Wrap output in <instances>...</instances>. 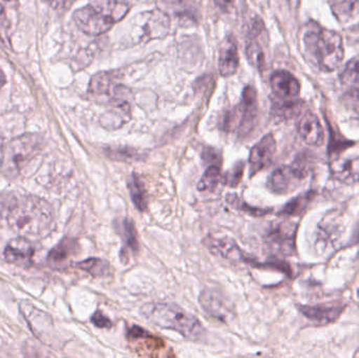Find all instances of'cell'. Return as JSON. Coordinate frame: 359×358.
Returning a JSON list of instances; mask_svg holds the SVG:
<instances>
[{
	"label": "cell",
	"mask_w": 359,
	"mask_h": 358,
	"mask_svg": "<svg viewBox=\"0 0 359 358\" xmlns=\"http://www.w3.org/2000/svg\"><path fill=\"white\" fill-rule=\"evenodd\" d=\"M335 18L341 23H347L359 17V0H329Z\"/></svg>",
	"instance_id": "obj_22"
},
{
	"label": "cell",
	"mask_w": 359,
	"mask_h": 358,
	"mask_svg": "<svg viewBox=\"0 0 359 358\" xmlns=\"http://www.w3.org/2000/svg\"><path fill=\"white\" fill-rule=\"evenodd\" d=\"M297 132L310 146H320L325 141V132L322 123L316 113L306 111L299 116Z\"/></svg>",
	"instance_id": "obj_13"
},
{
	"label": "cell",
	"mask_w": 359,
	"mask_h": 358,
	"mask_svg": "<svg viewBox=\"0 0 359 358\" xmlns=\"http://www.w3.org/2000/svg\"><path fill=\"white\" fill-rule=\"evenodd\" d=\"M74 1H75V0H57L58 6H62V8H69Z\"/></svg>",
	"instance_id": "obj_37"
},
{
	"label": "cell",
	"mask_w": 359,
	"mask_h": 358,
	"mask_svg": "<svg viewBox=\"0 0 359 358\" xmlns=\"http://www.w3.org/2000/svg\"><path fill=\"white\" fill-rule=\"evenodd\" d=\"M299 2H301V0H288L289 6L292 10H297L299 8Z\"/></svg>",
	"instance_id": "obj_38"
},
{
	"label": "cell",
	"mask_w": 359,
	"mask_h": 358,
	"mask_svg": "<svg viewBox=\"0 0 359 358\" xmlns=\"http://www.w3.org/2000/svg\"><path fill=\"white\" fill-rule=\"evenodd\" d=\"M303 102L297 99L282 100L278 99L273 105V113L276 117L282 120H290L299 117L303 113Z\"/></svg>",
	"instance_id": "obj_23"
},
{
	"label": "cell",
	"mask_w": 359,
	"mask_h": 358,
	"mask_svg": "<svg viewBox=\"0 0 359 358\" xmlns=\"http://www.w3.org/2000/svg\"><path fill=\"white\" fill-rule=\"evenodd\" d=\"M88 94L97 100L109 102L111 106L126 102L124 88L117 82V76L113 71H101L92 78L88 86Z\"/></svg>",
	"instance_id": "obj_10"
},
{
	"label": "cell",
	"mask_w": 359,
	"mask_h": 358,
	"mask_svg": "<svg viewBox=\"0 0 359 358\" xmlns=\"http://www.w3.org/2000/svg\"><path fill=\"white\" fill-rule=\"evenodd\" d=\"M213 1L217 4V8H221L222 11H228L231 8L234 0H213Z\"/></svg>",
	"instance_id": "obj_35"
},
{
	"label": "cell",
	"mask_w": 359,
	"mask_h": 358,
	"mask_svg": "<svg viewBox=\"0 0 359 358\" xmlns=\"http://www.w3.org/2000/svg\"><path fill=\"white\" fill-rule=\"evenodd\" d=\"M269 46L268 32L259 17H255L251 22L246 43V57L249 62L259 71L267 67V50Z\"/></svg>",
	"instance_id": "obj_9"
},
{
	"label": "cell",
	"mask_w": 359,
	"mask_h": 358,
	"mask_svg": "<svg viewBox=\"0 0 359 358\" xmlns=\"http://www.w3.org/2000/svg\"><path fill=\"white\" fill-rule=\"evenodd\" d=\"M34 256V247L29 239L19 237L12 240L4 249V259L10 264L27 266L31 264Z\"/></svg>",
	"instance_id": "obj_17"
},
{
	"label": "cell",
	"mask_w": 359,
	"mask_h": 358,
	"mask_svg": "<svg viewBox=\"0 0 359 358\" xmlns=\"http://www.w3.org/2000/svg\"><path fill=\"white\" fill-rule=\"evenodd\" d=\"M309 172L306 158L299 156L291 165L282 166L272 172L268 179V188L276 195H286L301 186Z\"/></svg>",
	"instance_id": "obj_8"
},
{
	"label": "cell",
	"mask_w": 359,
	"mask_h": 358,
	"mask_svg": "<svg viewBox=\"0 0 359 358\" xmlns=\"http://www.w3.org/2000/svg\"><path fill=\"white\" fill-rule=\"evenodd\" d=\"M358 296H359V292H358Z\"/></svg>",
	"instance_id": "obj_41"
},
{
	"label": "cell",
	"mask_w": 359,
	"mask_h": 358,
	"mask_svg": "<svg viewBox=\"0 0 359 358\" xmlns=\"http://www.w3.org/2000/svg\"><path fill=\"white\" fill-rule=\"evenodd\" d=\"M270 84L274 95L282 100L297 99L301 92V83L299 80L287 71H278L273 73L270 79Z\"/></svg>",
	"instance_id": "obj_15"
},
{
	"label": "cell",
	"mask_w": 359,
	"mask_h": 358,
	"mask_svg": "<svg viewBox=\"0 0 359 358\" xmlns=\"http://www.w3.org/2000/svg\"><path fill=\"white\" fill-rule=\"evenodd\" d=\"M226 200H227L228 204L233 206L236 209L246 212V214H250V216H265L266 214H268V212H270L269 209H262V208L252 207V206L248 205L246 202L243 201V200L236 195H228L227 199Z\"/></svg>",
	"instance_id": "obj_30"
},
{
	"label": "cell",
	"mask_w": 359,
	"mask_h": 358,
	"mask_svg": "<svg viewBox=\"0 0 359 358\" xmlns=\"http://www.w3.org/2000/svg\"><path fill=\"white\" fill-rule=\"evenodd\" d=\"M348 94H349V96L351 97L353 100L359 102V88H354V90H350Z\"/></svg>",
	"instance_id": "obj_36"
},
{
	"label": "cell",
	"mask_w": 359,
	"mask_h": 358,
	"mask_svg": "<svg viewBox=\"0 0 359 358\" xmlns=\"http://www.w3.org/2000/svg\"><path fill=\"white\" fill-rule=\"evenodd\" d=\"M200 304L207 313L221 321L229 317L231 311L226 298L215 290L206 289L202 291L200 294Z\"/></svg>",
	"instance_id": "obj_19"
},
{
	"label": "cell",
	"mask_w": 359,
	"mask_h": 358,
	"mask_svg": "<svg viewBox=\"0 0 359 358\" xmlns=\"http://www.w3.org/2000/svg\"><path fill=\"white\" fill-rule=\"evenodd\" d=\"M130 198L137 209L144 212L147 208V195L144 185L136 174H133L128 182Z\"/></svg>",
	"instance_id": "obj_24"
},
{
	"label": "cell",
	"mask_w": 359,
	"mask_h": 358,
	"mask_svg": "<svg viewBox=\"0 0 359 358\" xmlns=\"http://www.w3.org/2000/svg\"><path fill=\"white\" fill-rule=\"evenodd\" d=\"M333 178L344 184L359 183V157L337 159L330 164Z\"/></svg>",
	"instance_id": "obj_20"
},
{
	"label": "cell",
	"mask_w": 359,
	"mask_h": 358,
	"mask_svg": "<svg viewBox=\"0 0 359 358\" xmlns=\"http://www.w3.org/2000/svg\"><path fill=\"white\" fill-rule=\"evenodd\" d=\"M141 315L157 327L178 332L188 340H196L204 336L205 330L201 322L177 305L149 303L141 308Z\"/></svg>",
	"instance_id": "obj_4"
},
{
	"label": "cell",
	"mask_w": 359,
	"mask_h": 358,
	"mask_svg": "<svg viewBox=\"0 0 359 358\" xmlns=\"http://www.w3.org/2000/svg\"><path fill=\"white\" fill-rule=\"evenodd\" d=\"M10 228L25 239L46 237L54 222V210L50 203L41 198L27 195L16 200L6 216Z\"/></svg>",
	"instance_id": "obj_1"
},
{
	"label": "cell",
	"mask_w": 359,
	"mask_h": 358,
	"mask_svg": "<svg viewBox=\"0 0 359 358\" xmlns=\"http://www.w3.org/2000/svg\"><path fill=\"white\" fill-rule=\"evenodd\" d=\"M313 197L314 193L309 191V193H303V195L294 198L280 210V216H299V214H303Z\"/></svg>",
	"instance_id": "obj_27"
},
{
	"label": "cell",
	"mask_w": 359,
	"mask_h": 358,
	"mask_svg": "<svg viewBox=\"0 0 359 358\" xmlns=\"http://www.w3.org/2000/svg\"><path fill=\"white\" fill-rule=\"evenodd\" d=\"M78 248L79 247H78L77 242L75 240H62L48 254V265L55 269L65 268L71 262L72 256H75Z\"/></svg>",
	"instance_id": "obj_21"
},
{
	"label": "cell",
	"mask_w": 359,
	"mask_h": 358,
	"mask_svg": "<svg viewBox=\"0 0 359 358\" xmlns=\"http://www.w3.org/2000/svg\"><path fill=\"white\" fill-rule=\"evenodd\" d=\"M303 42L308 58L320 71L331 73L341 67L345 48L343 38L337 32L309 21L304 32Z\"/></svg>",
	"instance_id": "obj_2"
},
{
	"label": "cell",
	"mask_w": 359,
	"mask_h": 358,
	"mask_svg": "<svg viewBox=\"0 0 359 358\" xmlns=\"http://www.w3.org/2000/svg\"><path fill=\"white\" fill-rule=\"evenodd\" d=\"M170 29V19L161 10L147 11L135 17L130 32L133 44L143 43L151 40L163 39Z\"/></svg>",
	"instance_id": "obj_6"
},
{
	"label": "cell",
	"mask_w": 359,
	"mask_h": 358,
	"mask_svg": "<svg viewBox=\"0 0 359 358\" xmlns=\"http://www.w3.org/2000/svg\"><path fill=\"white\" fill-rule=\"evenodd\" d=\"M107 155L111 159L119 160V161H133V160H138L140 157L139 153L130 149H111L107 151Z\"/></svg>",
	"instance_id": "obj_32"
},
{
	"label": "cell",
	"mask_w": 359,
	"mask_h": 358,
	"mask_svg": "<svg viewBox=\"0 0 359 358\" xmlns=\"http://www.w3.org/2000/svg\"><path fill=\"white\" fill-rule=\"evenodd\" d=\"M42 139L39 135L25 134L4 145L1 153L0 172L6 178L15 179L41 151Z\"/></svg>",
	"instance_id": "obj_5"
},
{
	"label": "cell",
	"mask_w": 359,
	"mask_h": 358,
	"mask_svg": "<svg viewBox=\"0 0 359 358\" xmlns=\"http://www.w3.org/2000/svg\"><path fill=\"white\" fill-rule=\"evenodd\" d=\"M117 230L121 233V237L124 240L126 247L132 250L133 252H138V233H137L134 222L130 219H124L120 223L119 228Z\"/></svg>",
	"instance_id": "obj_28"
},
{
	"label": "cell",
	"mask_w": 359,
	"mask_h": 358,
	"mask_svg": "<svg viewBox=\"0 0 359 358\" xmlns=\"http://www.w3.org/2000/svg\"><path fill=\"white\" fill-rule=\"evenodd\" d=\"M240 64L238 46L236 40L230 36L224 40L219 50V71L223 77H230L238 71Z\"/></svg>",
	"instance_id": "obj_18"
},
{
	"label": "cell",
	"mask_w": 359,
	"mask_h": 358,
	"mask_svg": "<svg viewBox=\"0 0 359 358\" xmlns=\"http://www.w3.org/2000/svg\"><path fill=\"white\" fill-rule=\"evenodd\" d=\"M203 159H204L205 162H208V163L211 164H217L219 165L221 164V157H219V153L215 151L212 147H206L203 151Z\"/></svg>",
	"instance_id": "obj_33"
},
{
	"label": "cell",
	"mask_w": 359,
	"mask_h": 358,
	"mask_svg": "<svg viewBox=\"0 0 359 358\" xmlns=\"http://www.w3.org/2000/svg\"><path fill=\"white\" fill-rule=\"evenodd\" d=\"M219 182H222L221 165L211 164L198 183V189L200 191H212Z\"/></svg>",
	"instance_id": "obj_26"
},
{
	"label": "cell",
	"mask_w": 359,
	"mask_h": 358,
	"mask_svg": "<svg viewBox=\"0 0 359 358\" xmlns=\"http://www.w3.org/2000/svg\"><path fill=\"white\" fill-rule=\"evenodd\" d=\"M130 8L122 0H90L74 13V21L86 35H102L121 21Z\"/></svg>",
	"instance_id": "obj_3"
},
{
	"label": "cell",
	"mask_w": 359,
	"mask_h": 358,
	"mask_svg": "<svg viewBox=\"0 0 359 358\" xmlns=\"http://www.w3.org/2000/svg\"><path fill=\"white\" fill-rule=\"evenodd\" d=\"M257 109V90L253 86L247 85L243 90L240 104L224 118V130H236L241 136H246L255 128Z\"/></svg>",
	"instance_id": "obj_7"
},
{
	"label": "cell",
	"mask_w": 359,
	"mask_h": 358,
	"mask_svg": "<svg viewBox=\"0 0 359 358\" xmlns=\"http://www.w3.org/2000/svg\"><path fill=\"white\" fill-rule=\"evenodd\" d=\"M299 310L313 323L328 325L334 323L345 310L344 305L322 304L316 306H299Z\"/></svg>",
	"instance_id": "obj_16"
},
{
	"label": "cell",
	"mask_w": 359,
	"mask_h": 358,
	"mask_svg": "<svg viewBox=\"0 0 359 358\" xmlns=\"http://www.w3.org/2000/svg\"><path fill=\"white\" fill-rule=\"evenodd\" d=\"M78 268L90 273L93 277H103L111 273V265L102 259L92 258L77 263Z\"/></svg>",
	"instance_id": "obj_25"
},
{
	"label": "cell",
	"mask_w": 359,
	"mask_h": 358,
	"mask_svg": "<svg viewBox=\"0 0 359 358\" xmlns=\"http://www.w3.org/2000/svg\"><path fill=\"white\" fill-rule=\"evenodd\" d=\"M6 76L4 75V73H2L1 71H0V90H1L2 86L6 84Z\"/></svg>",
	"instance_id": "obj_39"
},
{
	"label": "cell",
	"mask_w": 359,
	"mask_h": 358,
	"mask_svg": "<svg viewBox=\"0 0 359 358\" xmlns=\"http://www.w3.org/2000/svg\"><path fill=\"white\" fill-rule=\"evenodd\" d=\"M92 322L98 328H111L113 326L111 319L105 317L101 311H97L92 317Z\"/></svg>",
	"instance_id": "obj_34"
},
{
	"label": "cell",
	"mask_w": 359,
	"mask_h": 358,
	"mask_svg": "<svg viewBox=\"0 0 359 358\" xmlns=\"http://www.w3.org/2000/svg\"><path fill=\"white\" fill-rule=\"evenodd\" d=\"M245 163L244 162H238L236 163L225 176L222 177V181L224 184L229 187H236L240 184L242 181L243 176H244Z\"/></svg>",
	"instance_id": "obj_31"
},
{
	"label": "cell",
	"mask_w": 359,
	"mask_h": 358,
	"mask_svg": "<svg viewBox=\"0 0 359 358\" xmlns=\"http://www.w3.org/2000/svg\"><path fill=\"white\" fill-rule=\"evenodd\" d=\"M276 153V141L273 135L268 134L251 149L249 155V174L255 176L271 164Z\"/></svg>",
	"instance_id": "obj_12"
},
{
	"label": "cell",
	"mask_w": 359,
	"mask_h": 358,
	"mask_svg": "<svg viewBox=\"0 0 359 358\" xmlns=\"http://www.w3.org/2000/svg\"><path fill=\"white\" fill-rule=\"evenodd\" d=\"M339 79L345 85H359V55L346 63Z\"/></svg>",
	"instance_id": "obj_29"
},
{
	"label": "cell",
	"mask_w": 359,
	"mask_h": 358,
	"mask_svg": "<svg viewBox=\"0 0 359 358\" xmlns=\"http://www.w3.org/2000/svg\"><path fill=\"white\" fill-rule=\"evenodd\" d=\"M297 229L294 223H273L266 233V245L274 254L290 256L295 249Z\"/></svg>",
	"instance_id": "obj_11"
},
{
	"label": "cell",
	"mask_w": 359,
	"mask_h": 358,
	"mask_svg": "<svg viewBox=\"0 0 359 358\" xmlns=\"http://www.w3.org/2000/svg\"><path fill=\"white\" fill-rule=\"evenodd\" d=\"M207 249L215 256L228 260L229 262H247L238 244L229 237H207L203 241Z\"/></svg>",
	"instance_id": "obj_14"
},
{
	"label": "cell",
	"mask_w": 359,
	"mask_h": 358,
	"mask_svg": "<svg viewBox=\"0 0 359 358\" xmlns=\"http://www.w3.org/2000/svg\"><path fill=\"white\" fill-rule=\"evenodd\" d=\"M0 146H1V137H0Z\"/></svg>",
	"instance_id": "obj_40"
}]
</instances>
